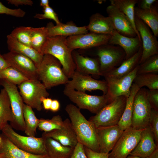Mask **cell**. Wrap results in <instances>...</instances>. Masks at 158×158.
Returning a JSON list of instances; mask_svg holds the SVG:
<instances>
[{"mask_svg":"<svg viewBox=\"0 0 158 158\" xmlns=\"http://www.w3.org/2000/svg\"><path fill=\"white\" fill-rule=\"evenodd\" d=\"M65 110L70 118L78 142L94 151L99 152L94 124L85 118L80 109L71 104H67Z\"/></svg>","mask_w":158,"mask_h":158,"instance_id":"1","label":"cell"},{"mask_svg":"<svg viewBox=\"0 0 158 158\" xmlns=\"http://www.w3.org/2000/svg\"><path fill=\"white\" fill-rule=\"evenodd\" d=\"M67 37L58 36L48 37L42 47L40 54H49L56 58L60 62L63 71L68 78H71L76 70L72 51L66 43Z\"/></svg>","mask_w":158,"mask_h":158,"instance_id":"2","label":"cell"},{"mask_svg":"<svg viewBox=\"0 0 158 158\" xmlns=\"http://www.w3.org/2000/svg\"><path fill=\"white\" fill-rule=\"evenodd\" d=\"M38 79L47 89L66 85L69 80L65 74L61 64L55 57L49 54L43 55L37 68Z\"/></svg>","mask_w":158,"mask_h":158,"instance_id":"3","label":"cell"},{"mask_svg":"<svg viewBox=\"0 0 158 158\" xmlns=\"http://www.w3.org/2000/svg\"><path fill=\"white\" fill-rule=\"evenodd\" d=\"M93 49L99 63L102 76L119 66L125 60L126 53L118 46L108 43Z\"/></svg>","mask_w":158,"mask_h":158,"instance_id":"4","label":"cell"},{"mask_svg":"<svg viewBox=\"0 0 158 158\" xmlns=\"http://www.w3.org/2000/svg\"><path fill=\"white\" fill-rule=\"evenodd\" d=\"M127 98L124 96L117 97L88 120L96 127L118 124L125 107Z\"/></svg>","mask_w":158,"mask_h":158,"instance_id":"5","label":"cell"},{"mask_svg":"<svg viewBox=\"0 0 158 158\" xmlns=\"http://www.w3.org/2000/svg\"><path fill=\"white\" fill-rule=\"evenodd\" d=\"M1 131L2 134L18 148L35 154H47L44 137L20 135L8 124Z\"/></svg>","mask_w":158,"mask_h":158,"instance_id":"6","label":"cell"},{"mask_svg":"<svg viewBox=\"0 0 158 158\" xmlns=\"http://www.w3.org/2000/svg\"><path fill=\"white\" fill-rule=\"evenodd\" d=\"M63 93L80 109H86L95 114L110 103L106 94L102 96L90 95L66 86Z\"/></svg>","mask_w":158,"mask_h":158,"instance_id":"7","label":"cell"},{"mask_svg":"<svg viewBox=\"0 0 158 158\" xmlns=\"http://www.w3.org/2000/svg\"><path fill=\"white\" fill-rule=\"evenodd\" d=\"M152 109L148 99L147 89H139L134 99L131 126L137 130L148 127Z\"/></svg>","mask_w":158,"mask_h":158,"instance_id":"8","label":"cell"},{"mask_svg":"<svg viewBox=\"0 0 158 158\" xmlns=\"http://www.w3.org/2000/svg\"><path fill=\"white\" fill-rule=\"evenodd\" d=\"M18 87L25 104L38 111L42 110L40 99L42 97H47L49 94L40 80L38 79L26 80L18 85Z\"/></svg>","mask_w":158,"mask_h":158,"instance_id":"9","label":"cell"},{"mask_svg":"<svg viewBox=\"0 0 158 158\" xmlns=\"http://www.w3.org/2000/svg\"><path fill=\"white\" fill-rule=\"evenodd\" d=\"M0 85L6 91L10 102L14 120L10 125L13 129L24 131L25 123L23 111L25 103L16 85L6 80L0 79Z\"/></svg>","mask_w":158,"mask_h":158,"instance_id":"10","label":"cell"},{"mask_svg":"<svg viewBox=\"0 0 158 158\" xmlns=\"http://www.w3.org/2000/svg\"><path fill=\"white\" fill-rule=\"evenodd\" d=\"M142 130H135L131 126L125 130L109 153V158H127L139 142Z\"/></svg>","mask_w":158,"mask_h":158,"instance_id":"11","label":"cell"},{"mask_svg":"<svg viewBox=\"0 0 158 158\" xmlns=\"http://www.w3.org/2000/svg\"><path fill=\"white\" fill-rule=\"evenodd\" d=\"M110 37L109 35L90 32L67 37L66 41L68 47L72 51L76 49H93L108 43Z\"/></svg>","mask_w":158,"mask_h":158,"instance_id":"12","label":"cell"},{"mask_svg":"<svg viewBox=\"0 0 158 158\" xmlns=\"http://www.w3.org/2000/svg\"><path fill=\"white\" fill-rule=\"evenodd\" d=\"M135 22L142 44V53L140 64L150 56L158 54V42L157 37L154 35L150 28L135 16Z\"/></svg>","mask_w":158,"mask_h":158,"instance_id":"13","label":"cell"},{"mask_svg":"<svg viewBox=\"0 0 158 158\" xmlns=\"http://www.w3.org/2000/svg\"><path fill=\"white\" fill-rule=\"evenodd\" d=\"M71 78L65 85V86L84 92L99 90L103 92V95H106L107 93L108 85L105 80H97L89 75L76 71Z\"/></svg>","mask_w":158,"mask_h":158,"instance_id":"14","label":"cell"},{"mask_svg":"<svg viewBox=\"0 0 158 158\" xmlns=\"http://www.w3.org/2000/svg\"><path fill=\"white\" fill-rule=\"evenodd\" d=\"M2 55L11 67L30 80L39 79L37 68L34 62L28 57L14 51H9Z\"/></svg>","mask_w":158,"mask_h":158,"instance_id":"15","label":"cell"},{"mask_svg":"<svg viewBox=\"0 0 158 158\" xmlns=\"http://www.w3.org/2000/svg\"><path fill=\"white\" fill-rule=\"evenodd\" d=\"M139 65L130 73L122 78L105 80L108 85V91L106 95L109 103L119 96H124L127 98L129 97L130 88L137 75Z\"/></svg>","mask_w":158,"mask_h":158,"instance_id":"16","label":"cell"},{"mask_svg":"<svg viewBox=\"0 0 158 158\" xmlns=\"http://www.w3.org/2000/svg\"><path fill=\"white\" fill-rule=\"evenodd\" d=\"M96 132L100 152L109 154L123 131L120 129L117 124L96 127Z\"/></svg>","mask_w":158,"mask_h":158,"instance_id":"17","label":"cell"},{"mask_svg":"<svg viewBox=\"0 0 158 158\" xmlns=\"http://www.w3.org/2000/svg\"><path fill=\"white\" fill-rule=\"evenodd\" d=\"M106 11L108 16L111 19L115 30L118 33L128 37L137 36L130 22L116 7L111 4L107 7Z\"/></svg>","mask_w":158,"mask_h":158,"instance_id":"18","label":"cell"},{"mask_svg":"<svg viewBox=\"0 0 158 158\" xmlns=\"http://www.w3.org/2000/svg\"><path fill=\"white\" fill-rule=\"evenodd\" d=\"M61 129L43 132V137L51 138L63 145L74 147L78 142L76 135L72 126L70 120L66 118Z\"/></svg>","mask_w":158,"mask_h":158,"instance_id":"19","label":"cell"},{"mask_svg":"<svg viewBox=\"0 0 158 158\" xmlns=\"http://www.w3.org/2000/svg\"><path fill=\"white\" fill-rule=\"evenodd\" d=\"M108 43L121 47L126 53L125 60L136 53L142 45V41L138 36L134 37H126L116 31L111 35Z\"/></svg>","mask_w":158,"mask_h":158,"instance_id":"20","label":"cell"},{"mask_svg":"<svg viewBox=\"0 0 158 158\" xmlns=\"http://www.w3.org/2000/svg\"><path fill=\"white\" fill-rule=\"evenodd\" d=\"M157 147L153 133L149 126L142 130L139 142L130 155L145 158L151 154Z\"/></svg>","mask_w":158,"mask_h":158,"instance_id":"21","label":"cell"},{"mask_svg":"<svg viewBox=\"0 0 158 158\" xmlns=\"http://www.w3.org/2000/svg\"><path fill=\"white\" fill-rule=\"evenodd\" d=\"M142 53V47L130 58L125 60L118 67L104 75L105 80H113L124 77L132 71L139 64Z\"/></svg>","mask_w":158,"mask_h":158,"instance_id":"22","label":"cell"},{"mask_svg":"<svg viewBox=\"0 0 158 158\" xmlns=\"http://www.w3.org/2000/svg\"><path fill=\"white\" fill-rule=\"evenodd\" d=\"M72 55L76 66V71L97 77L102 76L99 63L97 58L85 56L74 51L72 52Z\"/></svg>","mask_w":158,"mask_h":158,"instance_id":"23","label":"cell"},{"mask_svg":"<svg viewBox=\"0 0 158 158\" xmlns=\"http://www.w3.org/2000/svg\"><path fill=\"white\" fill-rule=\"evenodd\" d=\"M48 37L58 36L66 37L88 32L86 26L78 27L72 23L64 24L61 22L54 25L51 22L48 23L46 27Z\"/></svg>","mask_w":158,"mask_h":158,"instance_id":"24","label":"cell"},{"mask_svg":"<svg viewBox=\"0 0 158 158\" xmlns=\"http://www.w3.org/2000/svg\"><path fill=\"white\" fill-rule=\"evenodd\" d=\"M86 27L90 32L101 34L111 35L116 31L111 18L99 13L91 16Z\"/></svg>","mask_w":158,"mask_h":158,"instance_id":"25","label":"cell"},{"mask_svg":"<svg viewBox=\"0 0 158 158\" xmlns=\"http://www.w3.org/2000/svg\"><path fill=\"white\" fill-rule=\"evenodd\" d=\"M1 135L0 153L5 158H49L47 154L37 155L24 151L15 146L3 134Z\"/></svg>","mask_w":158,"mask_h":158,"instance_id":"26","label":"cell"},{"mask_svg":"<svg viewBox=\"0 0 158 158\" xmlns=\"http://www.w3.org/2000/svg\"><path fill=\"white\" fill-rule=\"evenodd\" d=\"M7 38L8 47L10 51H15L28 57L38 67L43 55L32 47L20 42L10 34L7 36Z\"/></svg>","mask_w":158,"mask_h":158,"instance_id":"27","label":"cell"},{"mask_svg":"<svg viewBox=\"0 0 158 158\" xmlns=\"http://www.w3.org/2000/svg\"><path fill=\"white\" fill-rule=\"evenodd\" d=\"M157 3L150 9L142 10L135 7V16L141 20L150 29L154 35L158 36V10Z\"/></svg>","mask_w":158,"mask_h":158,"instance_id":"28","label":"cell"},{"mask_svg":"<svg viewBox=\"0 0 158 158\" xmlns=\"http://www.w3.org/2000/svg\"><path fill=\"white\" fill-rule=\"evenodd\" d=\"M47 154L49 158H70L74 148L63 145L50 138L44 137Z\"/></svg>","mask_w":158,"mask_h":158,"instance_id":"29","label":"cell"},{"mask_svg":"<svg viewBox=\"0 0 158 158\" xmlns=\"http://www.w3.org/2000/svg\"><path fill=\"white\" fill-rule=\"evenodd\" d=\"M139 89L135 84L133 83L130 88V94L127 98L125 107L118 124L120 129L123 131L131 126L134 99Z\"/></svg>","mask_w":158,"mask_h":158,"instance_id":"30","label":"cell"},{"mask_svg":"<svg viewBox=\"0 0 158 158\" xmlns=\"http://www.w3.org/2000/svg\"><path fill=\"white\" fill-rule=\"evenodd\" d=\"M14 116L8 94L4 88L0 92V130H2L10 122L11 123Z\"/></svg>","mask_w":158,"mask_h":158,"instance_id":"31","label":"cell"},{"mask_svg":"<svg viewBox=\"0 0 158 158\" xmlns=\"http://www.w3.org/2000/svg\"><path fill=\"white\" fill-rule=\"evenodd\" d=\"M138 0H110L111 4L114 6L128 18L132 24L137 35L141 40L135 22L134 8Z\"/></svg>","mask_w":158,"mask_h":158,"instance_id":"32","label":"cell"},{"mask_svg":"<svg viewBox=\"0 0 158 158\" xmlns=\"http://www.w3.org/2000/svg\"><path fill=\"white\" fill-rule=\"evenodd\" d=\"M32 108L24 104L23 114L25 123L24 133L28 136L35 137L39 119L36 116Z\"/></svg>","mask_w":158,"mask_h":158,"instance_id":"33","label":"cell"},{"mask_svg":"<svg viewBox=\"0 0 158 158\" xmlns=\"http://www.w3.org/2000/svg\"><path fill=\"white\" fill-rule=\"evenodd\" d=\"M46 27L32 28L30 43L32 48L40 54L41 48L48 37Z\"/></svg>","mask_w":158,"mask_h":158,"instance_id":"34","label":"cell"},{"mask_svg":"<svg viewBox=\"0 0 158 158\" xmlns=\"http://www.w3.org/2000/svg\"><path fill=\"white\" fill-rule=\"evenodd\" d=\"M133 83L140 89L146 86L149 90L158 89V74L146 73L136 75Z\"/></svg>","mask_w":158,"mask_h":158,"instance_id":"35","label":"cell"},{"mask_svg":"<svg viewBox=\"0 0 158 158\" xmlns=\"http://www.w3.org/2000/svg\"><path fill=\"white\" fill-rule=\"evenodd\" d=\"M64 121L59 115L53 116L51 119L41 118L39 119L38 129L44 132L60 129L64 126Z\"/></svg>","mask_w":158,"mask_h":158,"instance_id":"36","label":"cell"},{"mask_svg":"<svg viewBox=\"0 0 158 158\" xmlns=\"http://www.w3.org/2000/svg\"><path fill=\"white\" fill-rule=\"evenodd\" d=\"M0 79L6 80L18 85L30 80L21 73L11 67L7 68L0 72Z\"/></svg>","mask_w":158,"mask_h":158,"instance_id":"37","label":"cell"},{"mask_svg":"<svg viewBox=\"0 0 158 158\" xmlns=\"http://www.w3.org/2000/svg\"><path fill=\"white\" fill-rule=\"evenodd\" d=\"M158 73V54L152 56L139 64L137 75Z\"/></svg>","mask_w":158,"mask_h":158,"instance_id":"38","label":"cell"},{"mask_svg":"<svg viewBox=\"0 0 158 158\" xmlns=\"http://www.w3.org/2000/svg\"><path fill=\"white\" fill-rule=\"evenodd\" d=\"M32 28L24 26L18 27L13 30L10 34L20 42L32 47L30 43Z\"/></svg>","mask_w":158,"mask_h":158,"instance_id":"39","label":"cell"},{"mask_svg":"<svg viewBox=\"0 0 158 158\" xmlns=\"http://www.w3.org/2000/svg\"><path fill=\"white\" fill-rule=\"evenodd\" d=\"M149 126L154 135L155 143L158 145V111L152 109Z\"/></svg>","mask_w":158,"mask_h":158,"instance_id":"40","label":"cell"},{"mask_svg":"<svg viewBox=\"0 0 158 158\" xmlns=\"http://www.w3.org/2000/svg\"><path fill=\"white\" fill-rule=\"evenodd\" d=\"M43 8V14H37L34 17L40 19H52L56 23V24L61 23L56 14L52 8L49 6Z\"/></svg>","mask_w":158,"mask_h":158,"instance_id":"41","label":"cell"},{"mask_svg":"<svg viewBox=\"0 0 158 158\" xmlns=\"http://www.w3.org/2000/svg\"><path fill=\"white\" fill-rule=\"evenodd\" d=\"M25 13L24 11L20 8L12 9L7 8L0 2V14H6L21 18L24 17Z\"/></svg>","mask_w":158,"mask_h":158,"instance_id":"42","label":"cell"},{"mask_svg":"<svg viewBox=\"0 0 158 158\" xmlns=\"http://www.w3.org/2000/svg\"><path fill=\"white\" fill-rule=\"evenodd\" d=\"M148 99L152 108L158 111V89H147Z\"/></svg>","mask_w":158,"mask_h":158,"instance_id":"43","label":"cell"},{"mask_svg":"<svg viewBox=\"0 0 158 158\" xmlns=\"http://www.w3.org/2000/svg\"><path fill=\"white\" fill-rule=\"evenodd\" d=\"M70 158H87L85 152L84 146L78 142Z\"/></svg>","mask_w":158,"mask_h":158,"instance_id":"44","label":"cell"},{"mask_svg":"<svg viewBox=\"0 0 158 158\" xmlns=\"http://www.w3.org/2000/svg\"><path fill=\"white\" fill-rule=\"evenodd\" d=\"M84 149L87 158H109V154L96 152L85 146Z\"/></svg>","mask_w":158,"mask_h":158,"instance_id":"45","label":"cell"},{"mask_svg":"<svg viewBox=\"0 0 158 158\" xmlns=\"http://www.w3.org/2000/svg\"><path fill=\"white\" fill-rule=\"evenodd\" d=\"M157 2L158 1L157 0H138L137 7L141 9L147 10Z\"/></svg>","mask_w":158,"mask_h":158,"instance_id":"46","label":"cell"},{"mask_svg":"<svg viewBox=\"0 0 158 158\" xmlns=\"http://www.w3.org/2000/svg\"><path fill=\"white\" fill-rule=\"evenodd\" d=\"M10 4L18 6L19 5H28L31 6L33 4V1L31 0H8Z\"/></svg>","mask_w":158,"mask_h":158,"instance_id":"47","label":"cell"},{"mask_svg":"<svg viewBox=\"0 0 158 158\" xmlns=\"http://www.w3.org/2000/svg\"><path fill=\"white\" fill-rule=\"evenodd\" d=\"M52 99L51 98L42 97L40 99V101L42 104L44 108L46 110L50 109Z\"/></svg>","mask_w":158,"mask_h":158,"instance_id":"48","label":"cell"},{"mask_svg":"<svg viewBox=\"0 0 158 158\" xmlns=\"http://www.w3.org/2000/svg\"><path fill=\"white\" fill-rule=\"evenodd\" d=\"M60 108V104L59 102L56 99L52 100L50 110L53 112L58 111Z\"/></svg>","mask_w":158,"mask_h":158,"instance_id":"49","label":"cell"},{"mask_svg":"<svg viewBox=\"0 0 158 158\" xmlns=\"http://www.w3.org/2000/svg\"><path fill=\"white\" fill-rule=\"evenodd\" d=\"M10 67L11 66L8 63L0 53V72Z\"/></svg>","mask_w":158,"mask_h":158,"instance_id":"50","label":"cell"},{"mask_svg":"<svg viewBox=\"0 0 158 158\" xmlns=\"http://www.w3.org/2000/svg\"><path fill=\"white\" fill-rule=\"evenodd\" d=\"M145 158H158V147L149 156Z\"/></svg>","mask_w":158,"mask_h":158,"instance_id":"51","label":"cell"},{"mask_svg":"<svg viewBox=\"0 0 158 158\" xmlns=\"http://www.w3.org/2000/svg\"><path fill=\"white\" fill-rule=\"evenodd\" d=\"M40 6L43 7V8L48 6L49 5V1L48 0H41L40 3Z\"/></svg>","mask_w":158,"mask_h":158,"instance_id":"52","label":"cell"},{"mask_svg":"<svg viewBox=\"0 0 158 158\" xmlns=\"http://www.w3.org/2000/svg\"><path fill=\"white\" fill-rule=\"evenodd\" d=\"M127 158H142L140 157L134 156L129 155Z\"/></svg>","mask_w":158,"mask_h":158,"instance_id":"53","label":"cell"},{"mask_svg":"<svg viewBox=\"0 0 158 158\" xmlns=\"http://www.w3.org/2000/svg\"><path fill=\"white\" fill-rule=\"evenodd\" d=\"M0 158H5L4 155L2 153H0Z\"/></svg>","mask_w":158,"mask_h":158,"instance_id":"54","label":"cell"},{"mask_svg":"<svg viewBox=\"0 0 158 158\" xmlns=\"http://www.w3.org/2000/svg\"><path fill=\"white\" fill-rule=\"evenodd\" d=\"M1 140H2L1 137V135H0V146L1 144Z\"/></svg>","mask_w":158,"mask_h":158,"instance_id":"55","label":"cell"}]
</instances>
